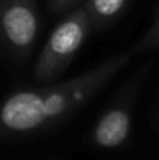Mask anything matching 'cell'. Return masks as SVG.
Returning a JSON list of instances; mask_svg holds the SVG:
<instances>
[{
  "label": "cell",
  "mask_w": 159,
  "mask_h": 160,
  "mask_svg": "<svg viewBox=\"0 0 159 160\" xmlns=\"http://www.w3.org/2000/svg\"><path fill=\"white\" fill-rule=\"evenodd\" d=\"M133 54L122 52L72 79L9 95L0 103V137L41 134L62 123L105 89Z\"/></svg>",
  "instance_id": "cell-1"
},
{
  "label": "cell",
  "mask_w": 159,
  "mask_h": 160,
  "mask_svg": "<svg viewBox=\"0 0 159 160\" xmlns=\"http://www.w3.org/2000/svg\"><path fill=\"white\" fill-rule=\"evenodd\" d=\"M92 25L84 6H77L55 27L44 44L33 68L38 82H49L61 76L91 34Z\"/></svg>",
  "instance_id": "cell-2"
},
{
  "label": "cell",
  "mask_w": 159,
  "mask_h": 160,
  "mask_svg": "<svg viewBox=\"0 0 159 160\" xmlns=\"http://www.w3.org/2000/svg\"><path fill=\"white\" fill-rule=\"evenodd\" d=\"M36 0H0V47L14 59H27L38 41Z\"/></svg>",
  "instance_id": "cell-3"
},
{
  "label": "cell",
  "mask_w": 159,
  "mask_h": 160,
  "mask_svg": "<svg viewBox=\"0 0 159 160\" xmlns=\"http://www.w3.org/2000/svg\"><path fill=\"white\" fill-rule=\"evenodd\" d=\"M133 92L125 97L117 98L112 106H109L92 131V140L98 148L114 149L122 146L131 131V112H133Z\"/></svg>",
  "instance_id": "cell-4"
},
{
  "label": "cell",
  "mask_w": 159,
  "mask_h": 160,
  "mask_svg": "<svg viewBox=\"0 0 159 160\" xmlns=\"http://www.w3.org/2000/svg\"><path fill=\"white\" fill-rule=\"evenodd\" d=\"M131 0H84V9L91 19L92 30H103L115 23Z\"/></svg>",
  "instance_id": "cell-5"
},
{
  "label": "cell",
  "mask_w": 159,
  "mask_h": 160,
  "mask_svg": "<svg viewBox=\"0 0 159 160\" xmlns=\"http://www.w3.org/2000/svg\"><path fill=\"white\" fill-rule=\"evenodd\" d=\"M155 50H159V5L155 11V17L150 28L133 48L134 53H147V52H155Z\"/></svg>",
  "instance_id": "cell-6"
},
{
  "label": "cell",
  "mask_w": 159,
  "mask_h": 160,
  "mask_svg": "<svg viewBox=\"0 0 159 160\" xmlns=\"http://www.w3.org/2000/svg\"><path fill=\"white\" fill-rule=\"evenodd\" d=\"M81 2L83 0H49V8L55 14H62V12H69L73 8L80 6Z\"/></svg>",
  "instance_id": "cell-7"
}]
</instances>
